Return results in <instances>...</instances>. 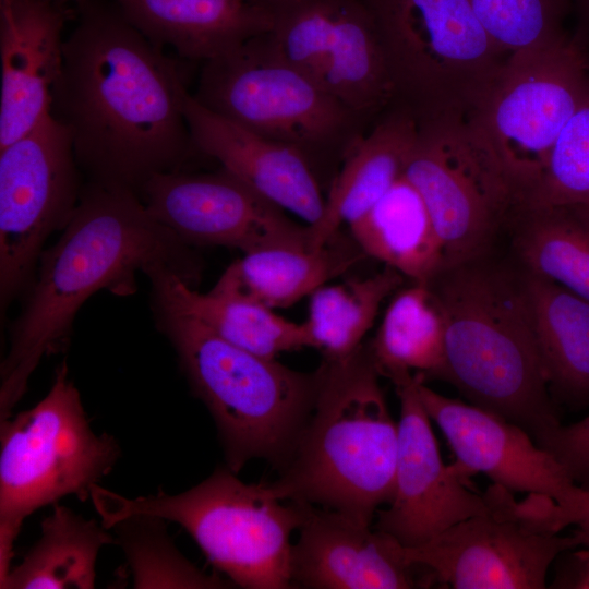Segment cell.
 <instances>
[{"mask_svg":"<svg viewBox=\"0 0 589 589\" xmlns=\"http://www.w3.org/2000/svg\"><path fill=\"white\" fill-rule=\"evenodd\" d=\"M76 8L51 113L69 129L91 181L139 193L195 149L183 111L188 91L177 63L116 5L87 0Z\"/></svg>","mask_w":589,"mask_h":589,"instance_id":"cell-1","label":"cell"},{"mask_svg":"<svg viewBox=\"0 0 589 589\" xmlns=\"http://www.w3.org/2000/svg\"><path fill=\"white\" fill-rule=\"evenodd\" d=\"M39 259L0 368V421L12 416L40 360L67 347L74 317L92 294H132L137 273L169 268L190 285L200 273L189 244L151 215L136 191L94 181Z\"/></svg>","mask_w":589,"mask_h":589,"instance_id":"cell-2","label":"cell"},{"mask_svg":"<svg viewBox=\"0 0 589 589\" xmlns=\"http://www.w3.org/2000/svg\"><path fill=\"white\" fill-rule=\"evenodd\" d=\"M428 286L441 310L438 378L538 442L560 424L537 342L527 274L486 255L445 266Z\"/></svg>","mask_w":589,"mask_h":589,"instance_id":"cell-3","label":"cell"},{"mask_svg":"<svg viewBox=\"0 0 589 589\" xmlns=\"http://www.w3.org/2000/svg\"><path fill=\"white\" fill-rule=\"evenodd\" d=\"M321 365L312 412L276 480L267 483L283 501L372 525L394 493L398 425L368 345L345 358H323Z\"/></svg>","mask_w":589,"mask_h":589,"instance_id":"cell-4","label":"cell"},{"mask_svg":"<svg viewBox=\"0 0 589 589\" xmlns=\"http://www.w3.org/2000/svg\"><path fill=\"white\" fill-rule=\"evenodd\" d=\"M158 312L194 394L215 421L227 467L238 473L262 458L277 470L312 412L322 365L297 371L226 341L191 316Z\"/></svg>","mask_w":589,"mask_h":589,"instance_id":"cell-5","label":"cell"},{"mask_svg":"<svg viewBox=\"0 0 589 589\" xmlns=\"http://www.w3.org/2000/svg\"><path fill=\"white\" fill-rule=\"evenodd\" d=\"M89 498L107 529L129 516H156L180 525L233 585L292 588L290 538L308 504L285 503L266 482L244 483L223 467L179 494L159 490L130 498L96 484Z\"/></svg>","mask_w":589,"mask_h":589,"instance_id":"cell-6","label":"cell"},{"mask_svg":"<svg viewBox=\"0 0 589 589\" xmlns=\"http://www.w3.org/2000/svg\"><path fill=\"white\" fill-rule=\"evenodd\" d=\"M359 1L374 23L395 107L418 125L468 118L478 108L507 53L488 35L469 0Z\"/></svg>","mask_w":589,"mask_h":589,"instance_id":"cell-7","label":"cell"},{"mask_svg":"<svg viewBox=\"0 0 589 589\" xmlns=\"http://www.w3.org/2000/svg\"><path fill=\"white\" fill-rule=\"evenodd\" d=\"M0 582L24 520L68 495L80 501L111 472L118 441L91 426L65 361L34 407L0 421Z\"/></svg>","mask_w":589,"mask_h":589,"instance_id":"cell-8","label":"cell"},{"mask_svg":"<svg viewBox=\"0 0 589 589\" xmlns=\"http://www.w3.org/2000/svg\"><path fill=\"white\" fill-rule=\"evenodd\" d=\"M193 97L263 137L312 154L341 151L361 135V119L284 61L265 33L203 62Z\"/></svg>","mask_w":589,"mask_h":589,"instance_id":"cell-9","label":"cell"},{"mask_svg":"<svg viewBox=\"0 0 589 589\" xmlns=\"http://www.w3.org/2000/svg\"><path fill=\"white\" fill-rule=\"evenodd\" d=\"M581 50L565 36L510 53L468 120L500 163L518 203L543 177L560 132L589 94Z\"/></svg>","mask_w":589,"mask_h":589,"instance_id":"cell-10","label":"cell"},{"mask_svg":"<svg viewBox=\"0 0 589 589\" xmlns=\"http://www.w3.org/2000/svg\"><path fill=\"white\" fill-rule=\"evenodd\" d=\"M488 508L430 542L408 549L411 563L433 584L455 589H543L556 558L580 545L576 532L561 534L546 502L529 495L517 502L512 492L492 484Z\"/></svg>","mask_w":589,"mask_h":589,"instance_id":"cell-11","label":"cell"},{"mask_svg":"<svg viewBox=\"0 0 589 589\" xmlns=\"http://www.w3.org/2000/svg\"><path fill=\"white\" fill-rule=\"evenodd\" d=\"M404 175L429 209L445 266L486 255L518 208L500 163L465 117L418 125Z\"/></svg>","mask_w":589,"mask_h":589,"instance_id":"cell-12","label":"cell"},{"mask_svg":"<svg viewBox=\"0 0 589 589\" xmlns=\"http://www.w3.org/2000/svg\"><path fill=\"white\" fill-rule=\"evenodd\" d=\"M77 167L71 133L51 112L0 148L2 313L32 277L46 239L76 208Z\"/></svg>","mask_w":589,"mask_h":589,"instance_id":"cell-13","label":"cell"},{"mask_svg":"<svg viewBox=\"0 0 589 589\" xmlns=\"http://www.w3.org/2000/svg\"><path fill=\"white\" fill-rule=\"evenodd\" d=\"M139 195L151 215L189 245H221L243 253L274 247L312 249L310 226L297 224L225 169L155 173Z\"/></svg>","mask_w":589,"mask_h":589,"instance_id":"cell-14","label":"cell"},{"mask_svg":"<svg viewBox=\"0 0 589 589\" xmlns=\"http://www.w3.org/2000/svg\"><path fill=\"white\" fill-rule=\"evenodd\" d=\"M421 401L455 454L464 477L483 473L510 492L553 500L562 528L574 525L586 500L564 467L519 425L418 383Z\"/></svg>","mask_w":589,"mask_h":589,"instance_id":"cell-15","label":"cell"},{"mask_svg":"<svg viewBox=\"0 0 589 589\" xmlns=\"http://www.w3.org/2000/svg\"><path fill=\"white\" fill-rule=\"evenodd\" d=\"M422 374L394 383L399 402L398 448L394 493L377 510L375 528L408 549L430 542L452 526L488 508L454 465L443 462L437 441L418 393Z\"/></svg>","mask_w":589,"mask_h":589,"instance_id":"cell-16","label":"cell"},{"mask_svg":"<svg viewBox=\"0 0 589 589\" xmlns=\"http://www.w3.org/2000/svg\"><path fill=\"white\" fill-rule=\"evenodd\" d=\"M342 513L308 505L291 549L292 588L410 589L430 587L390 534Z\"/></svg>","mask_w":589,"mask_h":589,"instance_id":"cell-17","label":"cell"},{"mask_svg":"<svg viewBox=\"0 0 589 589\" xmlns=\"http://www.w3.org/2000/svg\"><path fill=\"white\" fill-rule=\"evenodd\" d=\"M70 14L52 0H0V148L51 112Z\"/></svg>","mask_w":589,"mask_h":589,"instance_id":"cell-18","label":"cell"},{"mask_svg":"<svg viewBox=\"0 0 589 589\" xmlns=\"http://www.w3.org/2000/svg\"><path fill=\"white\" fill-rule=\"evenodd\" d=\"M183 111L195 151L216 159L255 193L308 226L322 220L326 199L311 160L302 151L216 115L189 92Z\"/></svg>","mask_w":589,"mask_h":589,"instance_id":"cell-19","label":"cell"},{"mask_svg":"<svg viewBox=\"0 0 589 589\" xmlns=\"http://www.w3.org/2000/svg\"><path fill=\"white\" fill-rule=\"evenodd\" d=\"M155 46L208 61L268 32L273 13L250 0H112Z\"/></svg>","mask_w":589,"mask_h":589,"instance_id":"cell-20","label":"cell"},{"mask_svg":"<svg viewBox=\"0 0 589 589\" xmlns=\"http://www.w3.org/2000/svg\"><path fill=\"white\" fill-rule=\"evenodd\" d=\"M418 135L414 118L394 107L368 134L359 135L344 155L325 203V213L312 231L320 248L369 211L404 175Z\"/></svg>","mask_w":589,"mask_h":589,"instance_id":"cell-21","label":"cell"},{"mask_svg":"<svg viewBox=\"0 0 589 589\" xmlns=\"http://www.w3.org/2000/svg\"><path fill=\"white\" fill-rule=\"evenodd\" d=\"M365 256L351 236L345 238L339 231L320 248L274 247L244 253L211 290L272 310L287 308Z\"/></svg>","mask_w":589,"mask_h":589,"instance_id":"cell-22","label":"cell"},{"mask_svg":"<svg viewBox=\"0 0 589 589\" xmlns=\"http://www.w3.org/2000/svg\"><path fill=\"white\" fill-rule=\"evenodd\" d=\"M148 277L158 308L191 316L241 349L276 359L283 352L311 348L305 323L291 322L242 297L212 290L201 293L169 268Z\"/></svg>","mask_w":589,"mask_h":589,"instance_id":"cell-23","label":"cell"},{"mask_svg":"<svg viewBox=\"0 0 589 589\" xmlns=\"http://www.w3.org/2000/svg\"><path fill=\"white\" fill-rule=\"evenodd\" d=\"M348 226L366 256L413 283L428 284L445 266L443 244L429 209L405 175Z\"/></svg>","mask_w":589,"mask_h":589,"instance_id":"cell-24","label":"cell"},{"mask_svg":"<svg viewBox=\"0 0 589 589\" xmlns=\"http://www.w3.org/2000/svg\"><path fill=\"white\" fill-rule=\"evenodd\" d=\"M508 225L525 272L589 301V204L521 206Z\"/></svg>","mask_w":589,"mask_h":589,"instance_id":"cell-25","label":"cell"},{"mask_svg":"<svg viewBox=\"0 0 589 589\" xmlns=\"http://www.w3.org/2000/svg\"><path fill=\"white\" fill-rule=\"evenodd\" d=\"M527 274L538 347L549 387L574 402H589V301Z\"/></svg>","mask_w":589,"mask_h":589,"instance_id":"cell-26","label":"cell"},{"mask_svg":"<svg viewBox=\"0 0 589 589\" xmlns=\"http://www.w3.org/2000/svg\"><path fill=\"white\" fill-rule=\"evenodd\" d=\"M110 529L55 504L43 519L40 537L0 582L4 589H92L103 546L113 543Z\"/></svg>","mask_w":589,"mask_h":589,"instance_id":"cell-27","label":"cell"},{"mask_svg":"<svg viewBox=\"0 0 589 589\" xmlns=\"http://www.w3.org/2000/svg\"><path fill=\"white\" fill-rule=\"evenodd\" d=\"M321 86L361 120L393 100L374 23L359 0H338Z\"/></svg>","mask_w":589,"mask_h":589,"instance_id":"cell-28","label":"cell"},{"mask_svg":"<svg viewBox=\"0 0 589 589\" xmlns=\"http://www.w3.org/2000/svg\"><path fill=\"white\" fill-rule=\"evenodd\" d=\"M444 341L443 316L429 286L413 283L395 293L368 346L380 375L394 384L412 372L438 378Z\"/></svg>","mask_w":589,"mask_h":589,"instance_id":"cell-29","label":"cell"},{"mask_svg":"<svg viewBox=\"0 0 589 589\" xmlns=\"http://www.w3.org/2000/svg\"><path fill=\"white\" fill-rule=\"evenodd\" d=\"M402 275L386 266L361 279L323 285L310 296L304 322L311 348L324 359H340L354 352L370 330L383 301L402 284Z\"/></svg>","mask_w":589,"mask_h":589,"instance_id":"cell-30","label":"cell"},{"mask_svg":"<svg viewBox=\"0 0 589 589\" xmlns=\"http://www.w3.org/2000/svg\"><path fill=\"white\" fill-rule=\"evenodd\" d=\"M166 520L149 515H133L118 521L115 542L121 546L132 573L134 588L219 589L233 585L228 579L207 575L176 548Z\"/></svg>","mask_w":589,"mask_h":589,"instance_id":"cell-31","label":"cell"},{"mask_svg":"<svg viewBox=\"0 0 589 589\" xmlns=\"http://www.w3.org/2000/svg\"><path fill=\"white\" fill-rule=\"evenodd\" d=\"M338 0H289L271 10L265 37L288 64L321 85L333 40Z\"/></svg>","mask_w":589,"mask_h":589,"instance_id":"cell-32","label":"cell"},{"mask_svg":"<svg viewBox=\"0 0 589 589\" xmlns=\"http://www.w3.org/2000/svg\"><path fill=\"white\" fill-rule=\"evenodd\" d=\"M481 25L505 53L546 45L564 37L566 0H469Z\"/></svg>","mask_w":589,"mask_h":589,"instance_id":"cell-33","label":"cell"},{"mask_svg":"<svg viewBox=\"0 0 589 589\" xmlns=\"http://www.w3.org/2000/svg\"><path fill=\"white\" fill-rule=\"evenodd\" d=\"M589 204V94L560 132L543 177L524 206Z\"/></svg>","mask_w":589,"mask_h":589,"instance_id":"cell-34","label":"cell"},{"mask_svg":"<svg viewBox=\"0 0 589 589\" xmlns=\"http://www.w3.org/2000/svg\"><path fill=\"white\" fill-rule=\"evenodd\" d=\"M538 445L548 450L580 486H589V414L548 432Z\"/></svg>","mask_w":589,"mask_h":589,"instance_id":"cell-35","label":"cell"},{"mask_svg":"<svg viewBox=\"0 0 589 589\" xmlns=\"http://www.w3.org/2000/svg\"><path fill=\"white\" fill-rule=\"evenodd\" d=\"M578 537L580 545L556 558L552 588L589 589V536Z\"/></svg>","mask_w":589,"mask_h":589,"instance_id":"cell-36","label":"cell"},{"mask_svg":"<svg viewBox=\"0 0 589 589\" xmlns=\"http://www.w3.org/2000/svg\"><path fill=\"white\" fill-rule=\"evenodd\" d=\"M586 490L585 504L574 524L576 526V532L580 536H589V486Z\"/></svg>","mask_w":589,"mask_h":589,"instance_id":"cell-37","label":"cell"},{"mask_svg":"<svg viewBox=\"0 0 589 589\" xmlns=\"http://www.w3.org/2000/svg\"><path fill=\"white\" fill-rule=\"evenodd\" d=\"M256 4H260L264 8H266L268 11H271L272 9H274L275 7L281 4V3H285L289 0H250Z\"/></svg>","mask_w":589,"mask_h":589,"instance_id":"cell-38","label":"cell"},{"mask_svg":"<svg viewBox=\"0 0 589 589\" xmlns=\"http://www.w3.org/2000/svg\"><path fill=\"white\" fill-rule=\"evenodd\" d=\"M59 4L67 5L69 4H75L76 7L81 5L82 3L86 2L87 0H52Z\"/></svg>","mask_w":589,"mask_h":589,"instance_id":"cell-39","label":"cell"},{"mask_svg":"<svg viewBox=\"0 0 589 589\" xmlns=\"http://www.w3.org/2000/svg\"><path fill=\"white\" fill-rule=\"evenodd\" d=\"M584 2V4H586V7L589 9V0H581Z\"/></svg>","mask_w":589,"mask_h":589,"instance_id":"cell-40","label":"cell"},{"mask_svg":"<svg viewBox=\"0 0 589 589\" xmlns=\"http://www.w3.org/2000/svg\"><path fill=\"white\" fill-rule=\"evenodd\" d=\"M580 536V534H579ZM580 537H587V536H580Z\"/></svg>","mask_w":589,"mask_h":589,"instance_id":"cell-41","label":"cell"}]
</instances>
